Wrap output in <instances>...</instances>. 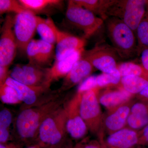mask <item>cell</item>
Wrapping results in <instances>:
<instances>
[{"label": "cell", "instance_id": "6da1fadb", "mask_svg": "<svg viewBox=\"0 0 148 148\" xmlns=\"http://www.w3.org/2000/svg\"><path fill=\"white\" fill-rule=\"evenodd\" d=\"M104 24L112 46L121 59H128L138 55L136 34L130 27L116 17H108Z\"/></svg>", "mask_w": 148, "mask_h": 148}, {"label": "cell", "instance_id": "7a4b0ae2", "mask_svg": "<svg viewBox=\"0 0 148 148\" xmlns=\"http://www.w3.org/2000/svg\"><path fill=\"white\" fill-rule=\"evenodd\" d=\"M61 101L48 102L37 108L25 109L17 116L16 130L24 139L34 138L38 132L40 125L45 119L61 106Z\"/></svg>", "mask_w": 148, "mask_h": 148}, {"label": "cell", "instance_id": "3957f363", "mask_svg": "<svg viewBox=\"0 0 148 148\" xmlns=\"http://www.w3.org/2000/svg\"><path fill=\"white\" fill-rule=\"evenodd\" d=\"M101 89L97 87L81 93L80 112L88 130L98 137L100 143L103 145L105 138L103 131L104 114L98 99Z\"/></svg>", "mask_w": 148, "mask_h": 148}, {"label": "cell", "instance_id": "277c9868", "mask_svg": "<svg viewBox=\"0 0 148 148\" xmlns=\"http://www.w3.org/2000/svg\"><path fill=\"white\" fill-rule=\"evenodd\" d=\"M66 123V108L60 107L50 114L39 128L38 133L41 145L53 148L64 142L67 132Z\"/></svg>", "mask_w": 148, "mask_h": 148}, {"label": "cell", "instance_id": "5b68a950", "mask_svg": "<svg viewBox=\"0 0 148 148\" xmlns=\"http://www.w3.org/2000/svg\"><path fill=\"white\" fill-rule=\"evenodd\" d=\"M147 0H113L106 13V19L119 18L135 32L145 13Z\"/></svg>", "mask_w": 148, "mask_h": 148}, {"label": "cell", "instance_id": "8992f818", "mask_svg": "<svg viewBox=\"0 0 148 148\" xmlns=\"http://www.w3.org/2000/svg\"><path fill=\"white\" fill-rule=\"evenodd\" d=\"M66 16L72 25L82 31L85 39L93 36L104 24L102 18L77 4L73 0L68 1Z\"/></svg>", "mask_w": 148, "mask_h": 148}, {"label": "cell", "instance_id": "52a82bcc", "mask_svg": "<svg viewBox=\"0 0 148 148\" xmlns=\"http://www.w3.org/2000/svg\"><path fill=\"white\" fill-rule=\"evenodd\" d=\"M82 56L87 59L95 69L102 73L116 71L119 56L112 45L105 43H97L93 48L85 50Z\"/></svg>", "mask_w": 148, "mask_h": 148}, {"label": "cell", "instance_id": "ba28073f", "mask_svg": "<svg viewBox=\"0 0 148 148\" xmlns=\"http://www.w3.org/2000/svg\"><path fill=\"white\" fill-rule=\"evenodd\" d=\"M36 17V14L27 10L14 16V32L17 48L21 51L26 52L37 31Z\"/></svg>", "mask_w": 148, "mask_h": 148}, {"label": "cell", "instance_id": "9c48e42d", "mask_svg": "<svg viewBox=\"0 0 148 148\" xmlns=\"http://www.w3.org/2000/svg\"><path fill=\"white\" fill-rule=\"evenodd\" d=\"M14 19L13 16L8 14L1 29L0 66L9 67L16 56L17 46L14 32Z\"/></svg>", "mask_w": 148, "mask_h": 148}, {"label": "cell", "instance_id": "30bf717a", "mask_svg": "<svg viewBox=\"0 0 148 148\" xmlns=\"http://www.w3.org/2000/svg\"><path fill=\"white\" fill-rule=\"evenodd\" d=\"M81 93L77 92L66 107L67 132L72 138L79 139L87 133L88 129L80 112Z\"/></svg>", "mask_w": 148, "mask_h": 148}, {"label": "cell", "instance_id": "8fae6325", "mask_svg": "<svg viewBox=\"0 0 148 148\" xmlns=\"http://www.w3.org/2000/svg\"><path fill=\"white\" fill-rule=\"evenodd\" d=\"M51 22L56 38V60L62 59L75 51L85 50V39L61 31L56 26L51 18Z\"/></svg>", "mask_w": 148, "mask_h": 148}, {"label": "cell", "instance_id": "7c38bea8", "mask_svg": "<svg viewBox=\"0 0 148 148\" xmlns=\"http://www.w3.org/2000/svg\"><path fill=\"white\" fill-rule=\"evenodd\" d=\"M134 101L130 100L110 110L103 115V131L105 134H112L126 127L127 119Z\"/></svg>", "mask_w": 148, "mask_h": 148}, {"label": "cell", "instance_id": "4fadbf2b", "mask_svg": "<svg viewBox=\"0 0 148 148\" xmlns=\"http://www.w3.org/2000/svg\"><path fill=\"white\" fill-rule=\"evenodd\" d=\"M46 74V71H44L39 66L29 64L15 66L11 72L10 77L18 82L29 86H45Z\"/></svg>", "mask_w": 148, "mask_h": 148}, {"label": "cell", "instance_id": "5bb4252c", "mask_svg": "<svg viewBox=\"0 0 148 148\" xmlns=\"http://www.w3.org/2000/svg\"><path fill=\"white\" fill-rule=\"evenodd\" d=\"M84 50L77 51L59 60H55L50 69L46 71L45 86L48 87L52 82L66 77L81 57Z\"/></svg>", "mask_w": 148, "mask_h": 148}, {"label": "cell", "instance_id": "9a60e30c", "mask_svg": "<svg viewBox=\"0 0 148 148\" xmlns=\"http://www.w3.org/2000/svg\"><path fill=\"white\" fill-rule=\"evenodd\" d=\"M138 131L125 127L108 135L104 140L105 148H134L138 146Z\"/></svg>", "mask_w": 148, "mask_h": 148}, {"label": "cell", "instance_id": "2e32d148", "mask_svg": "<svg viewBox=\"0 0 148 148\" xmlns=\"http://www.w3.org/2000/svg\"><path fill=\"white\" fill-rule=\"evenodd\" d=\"M95 69L89 61L82 54L71 71L65 77L61 89L66 90L81 83L90 76Z\"/></svg>", "mask_w": 148, "mask_h": 148}, {"label": "cell", "instance_id": "e0dca14e", "mask_svg": "<svg viewBox=\"0 0 148 148\" xmlns=\"http://www.w3.org/2000/svg\"><path fill=\"white\" fill-rule=\"evenodd\" d=\"M134 96L121 88H109L99 91L98 99L100 105L109 110L132 100Z\"/></svg>", "mask_w": 148, "mask_h": 148}, {"label": "cell", "instance_id": "ac0fdd59", "mask_svg": "<svg viewBox=\"0 0 148 148\" xmlns=\"http://www.w3.org/2000/svg\"><path fill=\"white\" fill-rule=\"evenodd\" d=\"M148 125V100L133 102L126 127L139 131Z\"/></svg>", "mask_w": 148, "mask_h": 148}, {"label": "cell", "instance_id": "d6986e66", "mask_svg": "<svg viewBox=\"0 0 148 148\" xmlns=\"http://www.w3.org/2000/svg\"><path fill=\"white\" fill-rule=\"evenodd\" d=\"M5 83L16 90L21 101L28 105L34 104L36 101L37 94L42 92L46 87L44 86H29L16 81L10 77H8Z\"/></svg>", "mask_w": 148, "mask_h": 148}, {"label": "cell", "instance_id": "ffe728a7", "mask_svg": "<svg viewBox=\"0 0 148 148\" xmlns=\"http://www.w3.org/2000/svg\"><path fill=\"white\" fill-rule=\"evenodd\" d=\"M148 85V79L136 76L128 75L122 77L120 83L116 87L129 92L136 96Z\"/></svg>", "mask_w": 148, "mask_h": 148}, {"label": "cell", "instance_id": "44dd1931", "mask_svg": "<svg viewBox=\"0 0 148 148\" xmlns=\"http://www.w3.org/2000/svg\"><path fill=\"white\" fill-rule=\"evenodd\" d=\"M74 2L91 12L103 20L106 19V11L113 0H73Z\"/></svg>", "mask_w": 148, "mask_h": 148}, {"label": "cell", "instance_id": "7402d4cb", "mask_svg": "<svg viewBox=\"0 0 148 148\" xmlns=\"http://www.w3.org/2000/svg\"><path fill=\"white\" fill-rule=\"evenodd\" d=\"M37 32L41 39L51 44L56 43L55 32L51 22V18L45 19L37 16Z\"/></svg>", "mask_w": 148, "mask_h": 148}, {"label": "cell", "instance_id": "603a6c76", "mask_svg": "<svg viewBox=\"0 0 148 148\" xmlns=\"http://www.w3.org/2000/svg\"><path fill=\"white\" fill-rule=\"evenodd\" d=\"M136 36L138 42V55L140 56L143 49L148 48V1L145 13L136 30Z\"/></svg>", "mask_w": 148, "mask_h": 148}, {"label": "cell", "instance_id": "cb8c5ba5", "mask_svg": "<svg viewBox=\"0 0 148 148\" xmlns=\"http://www.w3.org/2000/svg\"><path fill=\"white\" fill-rule=\"evenodd\" d=\"M117 69L122 77L133 75L148 79V71L141 64L133 62L119 63Z\"/></svg>", "mask_w": 148, "mask_h": 148}, {"label": "cell", "instance_id": "d4e9b609", "mask_svg": "<svg viewBox=\"0 0 148 148\" xmlns=\"http://www.w3.org/2000/svg\"><path fill=\"white\" fill-rule=\"evenodd\" d=\"M18 1L25 9L35 14L49 7L58 5L61 2L59 0H19Z\"/></svg>", "mask_w": 148, "mask_h": 148}, {"label": "cell", "instance_id": "484cf974", "mask_svg": "<svg viewBox=\"0 0 148 148\" xmlns=\"http://www.w3.org/2000/svg\"><path fill=\"white\" fill-rule=\"evenodd\" d=\"M121 77L117 69L112 73H102L96 76L97 85L100 88L116 87L120 83Z\"/></svg>", "mask_w": 148, "mask_h": 148}, {"label": "cell", "instance_id": "4316f807", "mask_svg": "<svg viewBox=\"0 0 148 148\" xmlns=\"http://www.w3.org/2000/svg\"><path fill=\"white\" fill-rule=\"evenodd\" d=\"M0 94L1 101L7 104H13L20 101L18 93L13 87L5 83L0 86Z\"/></svg>", "mask_w": 148, "mask_h": 148}, {"label": "cell", "instance_id": "83f0119b", "mask_svg": "<svg viewBox=\"0 0 148 148\" xmlns=\"http://www.w3.org/2000/svg\"><path fill=\"white\" fill-rule=\"evenodd\" d=\"M40 56V65L47 64L53 57L54 45L45 41L42 39L37 40Z\"/></svg>", "mask_w": 148, "mask_h": 148}, {"label": "cell", "instance_id": "f1b7e54d", "mask_svg": "<svg viewBox=\"0 0 148 148\" xmlns=\"http://www.w3.org/2000/svg\"><path fill=\"white\" fill-rule=\"evenodd\" d=\"M26 10L21 5L18 1L16 0H1L0 14L13 12L16 14L22 13Z\"/></svg>", "mask_w": 148, "mask_h": 148}, {"label": "cell", "instance_id": "f546056e", "mask_svg": "<svg viewBox=\"0 0 148 148\" xmlns=\"http://www.w3.org/2000/svg\"><path fill=\"white\" fill-rule=\"evenodd\" d=\"M29 64L40 65L39 49L37 40L33 39L28 45L26 50Z\"/></svg>", "mask_w": 148, "mask_h": 148}, {"label": "cell", "instance_id": "4dcf8cb0", "mask_svg": "<svg viewBox=\"0 0 148 148\" xmlns=\"http://www.w3.org/2000/svg\"><path fill=\"white\" fill-rule=\"evenodd\" d=\"M96 76L97 75L90 76L84 79L79 84L77 92L82 93L88 90H91L92 88L98 87Z\"/></svg>", "mask_w": 148, "mask_h": 148}, {"label": "cell", "instance_id": "1f68e13d", "mask_svg": "<svg viewBox=\"0 0 148 148\" xmlns=\"http://www.w3.org/2000/svg\"><path fill=\"white\" fill-rule=\"evenodd\" d=\"M12 116L8 110L4 109L0 112V129H8L11 123Z\"/></svg>", "mask_w": 148, "mask_h": 148}, {"label": "cell", "instance_id": "d6a6232c", "mask_svg": "<svg viewBox=\"0 0 148 148\" xmlns=\"http://www.w3.org/2000/svg\"><path fill=\"white\" fill-rule=\"evenodd\" d=\"M139 142L138 146L148 147V125L138 131Z\"/></svg>", "mask_w": 148, "mask_h": 148}, {"label": "cell", "instance_id": "836d02e7", "mask_svg": "<svg viewBox=\"0 0 148 148\" xmlns=\"http://www.w3.org/2000/svg\"><path fill=\"white\" fill-rule=\"evenodd\" d=\"M8 66H0V86L4 84L7 79L8 74Z\"/></svg>", "mask_w": 148, "mask_h": 148}, {"label": "cell", "instance_id": "e575fe53", "mask_svg": "<svg viewBox=\"0 0 148 148\" xmlns=\"http://www.w3.org/2000/svg\"><path fill=\"white\" fill-rule=\"evenodd\" d=\"M141 64L148 71V48L144 49L140 53Z\"/></svg>", "mask_w": 148, "mask_h": 148}, {"label": "cell", "instance_id": "d590c367", "mask_svg": "<svg viewBox=\"0 0 148 148\" xmlns=\"http://www.w3.org/2000/svg\"><path fill=\"white\" fill-rule=\"evenodd\" d=\"M9 133L8 129H0V142L1 144L6 143L8 139Z\"/></svg>", "mask_w": 148, "mask_h": 148}, {"label": "cell", "instance_id": "8d00e7d4", "mask_svg": "<svg viewBox=\"0 0 148 148\" xmlns=\"http://www.w3.org/2000/svg\"><path fill=\"white\" fill-rule=\"evenodd\" d=\"M137 100L139 101H145L148 100V85L142 90L140 93L136 95Z\"/></svg>", "mask_w": 148, "mask_h": 148}, {"label": "cell", "instance_id": "74e56055", "mask_svg": "<svg viewBox=\"0 0 148 148\" xmlns=\"http://www.w3.org/2000/svg\"><path fill=\"white\" fill-rule=\"evenodd\" d=\"M80 148H105L101 143L92 141L84 145H79Z\"/></svg>", "mask_w": 148, "mask_h": 148}, {"label": "cell", "instance_id": "f35d334b", "mask_svg": "<svg viewBox=\"0 0 148 148\" xmlns=\"http://www.w3.org/2000/svg\"><path fill=\"white\" fill-rule=\"evenodd\" d=\"M53 148H72V147L71 144L69 143H64V142L61 143L60 145Z\"/></svg>", "mask_w": 148, "mask_h": 148}, {"label": "cell", "instance_id": "ab89813d", "mask_svg": "<svg viewBox=\"0 0 148 148\" xmlns=\"http://www.w3.org/2000/svg\"><path fill=\"white\" fill-rule=\"evenodd\" d=\"M27 148H40V147L39 146L35 145L32 146V147H30Z\"/></svg>", "mask_w": 148, "mask_h": 148}, {"label": "cell", "instance_id": "60d3db41", "mask_svg": "<svg viewBox=\"0 0 148 148\" xmlns=\"http://www.w3.org/2000/svg\"><path fill=\"white\" fill-rule=\"evenodd\" d=\"M0 148H7L5 145H3V144H1L0 145Z\"/></svg>", "mask_w": 148, "mask_h": 148}, {"label": "cell", "instance_id": "b9f144b4", "mask_svg": "<svg viewBox=\"0 0 148 148\" xmlns=\"http://www.w3.org/2000/svg\"><path fill=\"white\" fill-rule=\"evenodd\" d=\"M75 148H80L79 145L77 146V147H76Z\"/></svg>", "mask_w": 148, "mask_h": 148}, {"label": "cell", "instance_id": "7bdbcfd3", "mask_svg": "<svg viewBox=\"0 0 148 148\" xmlns=\"http://www.w3.org/2000/svg\"><path fill=\"white\" fill-rule=\"evenodd\" d=\"M148 148V147H140V148Z\"/></svg>", "mask_w": 148, "mask_h": 148}]
</instances>
